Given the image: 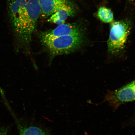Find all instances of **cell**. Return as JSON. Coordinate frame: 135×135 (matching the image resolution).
Wrapping results in <instances>:
<instances>
[{
  "label": "cell",
  "instance_id": "obj_1",
  "mask_svg": "<svg viewBox=\"0 0 135 135\" xmlns=\"http://www.w3.org/2000/svg\"><path fill=\"white\" fill-rule=\"evenodd\" d=\"M10 23L20 43L29 46L41 13L38 0H6Z\"/></svg>",
  "mask_w": 135,
  "mask_h": 135
},
{
  "label": "cell",
  "instance_id": "obj_2",
  "mask_svg": "<svg viewBox=\"0 0 135 135\" xmlns=\"http://www.w3.org/2000/svg\"><path fill=\"white\" fill-rule=\"evenodd\" d=\"M40 38L45 49L51 56L55 57L68 54L78 50L83 43V34Z\"/></svg>",
  "mask_w": 135,
  "mask_h": 135
},
{
  "label": "cell",
  "instance_id": "obj_3",
  "mask_svg": "<svg viewBox=\"0 0 135 135\" xmlns=\"http://www.w3.org/2000/svg\"><path fill=\"white\" fill-rule=\"evenodd\" d=\"M131 27V22L128 19L113 22L111 23L107 42L108 50L109 53L115 54L123 49Z\"/></svg>",
  "mask_w": 135,
  "mask_h": 135
},
{
  "label": "cell",
  "instance_id": "obj_4",
  "mask_svg": "<svg viewBox=\"0 0 135 135\" xmlns=\"http://www.w3.org/2000/svg\"><path fill=\"white\" fill-rule=\"evenodd\" d=\"M105 99L114 108L125 103L135 101V80L117 90L108 93Z\"/></svg>",
  "mask_w": 135,
  "mask_h": 135
},
{
  "label": "cell",
  "instance_id": "obj_5",
  "mask_svg": "<svg viewBox=\"0 0 135 135\" xmlns=\"http://www.w3.org/2000/svg\"><path fill=\"white\" fill-rule=\"evenodd\" d=\"M83 30L80 23H64L59 25L54 29L41 32L39 38H53L67 35L83 34Z\"/></svg>",
  "mask_w": 135,
  "mask_h": 135
},
{
  "label": "cell",
  "instance_id": "obj_6",
  "mask_svg": "<svg viewBox=\"0 0 135 135\" xmlns=\"http://www.w3.org/2000/svg\"><path fill=\"white\" fill-rule=\"evenodd\" d=\"M41 9L40 16L46 18L62 8L77 7L71 0H38Z\"/></svg>",
  "mask_w": 135,
  "mask_h": 135
},
{
  "label": "cell",
  "instance_id": "obj_7",
  "mask_svg": "<svg viewBox=\"0 0 135 135\" xmlns=\"http://www.w3.org/2000/svg\"><path fill=\"white\" fill-rule=\"evenodd\" d=\"M77 11V7L59 9L50 16L48 21L58 25L64 24L68 18L75 16Z\"/></svg>",
  "mask_w": 135,
  "mask_h": 135
},
{
  "label": "cell",
  "instance_id": "obj_8",
  "mask_svg": "<svg viewBox=\"0 0 135 135\" xmlns=\"http://www.w3.org/2000/svg\"><path fill=\"white\" fill-rule=\"evenodd\" d=\"M17 123L19 131V135H49L48 132L41 128L33 126L23 127L18 123L17 120Z\"/></svg>",
  "mask_w": 135,
  "mask_h": 135
},
{
  "label": "cell",
  "instance_id": "obj_9",
  "mask_svg": "<svg viewBox=\"0 0 135 135\" xmlns=\"http://www.w3.org/2000/svg\"><path fill=\"white\" fill-rule=\"evenodd\" d=\"M95 15L98 18L103 22H112L114 20V15L110 8L101 7L99 8Z\"/></svg>",
  "mask_w": 135,
  "mask_h": 135
},
{
  "label": "cell",
  "instance_id": "obj_10",
  "mask_svg": "<svg viewBox=\"0 0 135 135\" xmlns=\"http://www.w3.org/2000/svg\"><path fill=\"white\" fill-rule=\"evenodd\" d=\"M8 131L7 128L0 127V135H8Z\"/></svg>",
  "mask_w": 135,
  "mask_h": 135
},
{
  "label": "cell",
  "instance_id": "obj_11",
  "mask_svg": "<svg viewBox=\"0 0 135 135\" xmlns=\"http://www.w3.org/2000/svg\"><path fill=\"white\" fill-rule=\"evenodd\" d=\"M133 0H127L129 2H131L133 1Z\"/></svg>",
  "mask_w": 135,
  "mask_h": 135
}]
</instances>
